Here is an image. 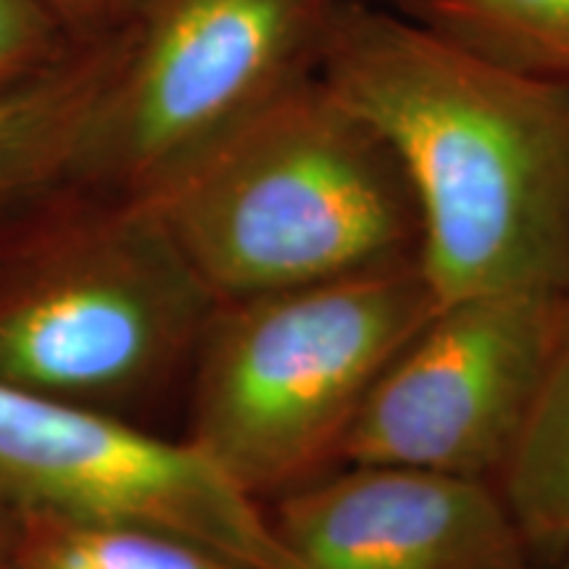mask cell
Instances as JSON below:
<instances>
[{
	"mask_svg": "<svg viewBox=\"0 0 569 569\" xmlns=\"http://www.w3.org/2000/svg\"><path fill=\"white\" fill-rule=\"evenodd\" d=\"M319 74L401 161L438 303L569 290V84L372 0H338Z\"/></svg>",
	"mask_w": 569,
	"mask_h": 569,
	"instance_id": "cell-1",
	"label": "cell"
},
{
	"mask_svg": "<svg viewBox=\"0 0 569 569\" xmlns=\"http://www.w3.org/2000/svg\"><path fill=\"white\" fill-rule=\"evenodd\" d=\"M148 206L217 301L415 264L422 243L396 151L322 74L282 92Z\"/></svg>",
	"mask_w": 569,
	"mask_h": 569,
	"instance_id": "cell-2",
	"label": "cell"
},
{
	"mask_svg": "<svg viewBox=\"0 0 569 569\" xmlns=\"http://www.w3.org/2000/svg\"><path fill=\"white\" fill-rule=\"evenodd\" d=\"M217 303L153 206L63 184L0 227V386L134 419Z\"/></svg>",
	"mask_w": 569,
	"mask_h": 569,
	"instance_id": "cell-3",
	"label": "cell"
},
{
	"mask_svg": "<svg viewBox=\"0 0 569 569\" xmlns=\"http://www.w3.org/2000/svg\"><path fill=\"white\" fill-rule=\"evenodd\" d=\"M419 261L219 301L188 375V430L267 507L343 465L377 377L438 309Z\"/></svg>",
	"mask_w": 569,
	"mask_h": 569,
	"instance_id": "cell-4",
	"label": "cell"
},
{
	"mask_svg": "<svg viewBox=\"0 0 569 569\" xmlns=\"http://www.w3.org/2000/svg\"><path fill=\"white\" fill-rule=\"evenodd\" d=\"M338 0H142L67 184L153 203L206 156L319 74Z\"/></svg>",
	"mask_w": 569,
	"mask_h": 569,
	"instance_id": "cell-5",
	"label": "cell"
},
{
	"mask_svg": "<svg viewBox=\"0 0 569 569\" xmlns=\"http://www.w3.org/2000/svg\"><path fill=\"white\" fill-rule=\"evenodd\" d=\"M0 498L19 511L167 532L248 569H293L264 507L184 438L6 386Z\"/></svg>",
	"mask_w": 569,
	"mask_h": 569,
	"instance_id": "cell-6",
	"label": "cell"
},
{
	"mask_svg": "<svg viewBox=\"0 0 569 569\" xmlns=\"http://www.w3.org/2000/svg\"><path fill=\"white\" fill-rule=\"evenodd\" d=\"M565 293L440 303L377 377L343 465L436 469L496 486L536 403Z\"/></svg>",
	"mask_w": 569,
	"mask_h": 569,
	"instance_id": "cell-7",
	"label": "cell"
},
{
	"mask_svg": "<svg viewBox=\"0 0 569 569\" xmlns=\"http://www.w3.org/2000/svg\"><path fill=\"white\" fill-rule=\"evenodd\" d=\"M293 569H540L488 480L340 465L267 507Z\"/></svg>",
	"mask_w": 569,
	"mask_h": 569,
	"instance_id": "cell-8",
	"label": "cell"
},
{
	"mask_svg": "<svg viewBox=\"0 0 569 569\" xmlns=\"http://www.w3.org/2000/svg\"><path fill=\"white\" fill-rule=\"evenodd\" d=\"M119 42L122 27L80 40L56 67L0 92V227L67 184Z\"/></svg>",
	"mask_w": 569,
	"mask_h": 569,
	"instance_id": "cell-9",
	"label": "cell"
},
{
	"mask_svg": "<svg viewBox=\"0 0 569 569\" xmlns=\"http://www.w3.org/2000/svg\"><path fill=\"white\" fill-rule=\"evenodd\" d=\"M496 488L540 569L569 551V290L536 403Z\"/></svg>",
	"mask_w": 569,
	"mask_h": 569,
	"instance_id": "cell-10",
	"label": "cell"
},
{
	"mask_svg": "<svg viewBox=\"0 0 569 569\" xmlns=\"http://www.w3.org/2000/svg\"><path fill=\"white\" fill-rule=\"evenodd\" d=\"M407 13L498 67L569 84V0H417Z\"/></svg>",
	"mask_w": 569,
	"mask_h": 569,
	"instance_id": "cell-11",
	"label": "cell"
},
{
	"mask_svg": "<svg viewBox=\"0 0 569 569\" xmlns=\"http://www.w3.org/2000/svg\"><path fill=\"white\" fill-rule=\"evenodd\" d=\"M11 569H248L167 532L19 511Z\"/></svg>",
	"mask_w": 569,
	"mask_h": 569,
	"instance_id": "cell-12",
	"label": "cell"
},
{
	"mask_svg": "<svg viewBox=\"0 0 569 569\" xmlns=\"http://www.w3.org/2000/svg\"><path fill=\"white\" fill-rule=\"evenodd\" d=\"M77 42L40 0H0V92L56 67Z\"/></svg>",
	"mask_w": 569,
	"mask_h": 569,
	"instance_id": "cell-13",
	"label": "cell"
},
{
	"mask_svg": "<svg viewBox=\"0 0 569 569\" xmlns=\"http://www.w3.org/2000/svg\"><path fill=\"white\" fill-rule=\"evenodd\" d=\"M74 40L101 38L124 24L142 0H40Z\"/></svg>",
	"mask_w": 569,
	"mask_h": 569,
	"instance_id": "cell-14",
	"label": "cell"
},
{
	"mask_svg": "<svg viewBox=\"0 0 569 569\" xmlns=\"http://www.w3.org/2000/svg\"><path fill=\"white\" fill-rule=\"evenodd\" d=\"M17 528H19V509L6 503L0 498V569H11L13 546H17Z\"/></svg>",
	"mask_w": 569,
	"mask_h": 569,
	"instance_id": "cell-15",
	"label": "cell"
},
{
	"mask_svg": "<svg viewBox=\"0 0 569 569\" xmlns=\"http://www.w3.org/2000/svg\"><path fill=\"white\" fill-rule=\"evenodd\" d=\"M372 3H377V6H386V9H396V11H401V13H407L411 6L417 3V0H372Z\"/></svg>",
	"mask_w": 569,
	"mask_h": 569,
	"instance_id": "cell-16",
	"label": "cell"
},
{
	"mask_svg": "<svg viewBox=\"0 0 569 569\" xmlns=\"http://www.w3.org/2000/svg\"><path fill=\"white\" fill-rule=\"evenodd\" d=\"M549 569H569V551L561 557L559 561H553V565Z\"/></svg>",
	"mask_w": 569,
	"mask_h": 569,
	"instance_id": "cell-17",
	"label": "cell"
}]
</instances>
